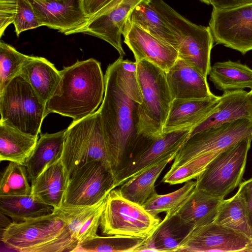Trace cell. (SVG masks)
Masks as SVG:
<instances>
[{
    "label": "cell",
    "instance_id": "6da1fadb",
    "mask_svg": "<svg viewBox=\"0 0 252 252\" xmlns=\"http://www.w3.org/2000/svg\"><path fill=\"white\" fill-rule=\"evenodd\" d=\"M105 92L97 110L108 147L112 172L115 175L153 140L138 131L139 103L126 93L119 82L115 61L104 75Z\"/></svg>",
    "mask_w": 252,
    "mask_h": 252
},
{
    "label": "cell",
    "instance_id": "7a4b0ae2",
    "mask_svg": "<svg viewBox=\"0 0 252 252\" xmlns=\"http://www.w3.org/2000/svg\"><path fill=\"white\" fill-rule=\"evenodd\" d=\"M104 76L93 58L77 61L60 70V79L45 104L44 117L57 113L76 122L94 113L102 101Z\"/></svg>",
    "mask_w": 252,
    "mask_h": 252
},
{
    "label": "cell",
    "instance_id": "3957f363",
    "mask_svg": "<svg viewBox=\"0 0 252 252\" xmlns=\"http://www.w3.org/2000/svg\"><path fill=\"white\" fill-rule=\"evenodd\" d=\"M61 209L21 222H10L3 229L1 241L21 252H75L79 243L70 232Z\"/></svg>",
    "mask_w": 252,
    "mask_h": 252
},
{
    "label": "cell",
    "instance_id": "277c9868",
    "mask_svg": "<svg viewBox=\"0 0 252 252\" xmlns=\"http://www.w3.org/2000/svg\"><path fill=\"white\" fill-rule=\"evenodd\" d=\"M136 63L142 95L137 110L138 131L140 135L154 140L163 133L173 99L165 71L145 60Z\"/></svg>",
    "mask_w": 252,
    "mask_h": 252
},
{
    "label": "cell",
    "instance_id": "5b68a950",
    "mask_svg": "<svg viewBox=\"0 0 252 252\" xmlns=\"http://www.w3.org/2000/svg\"><path fill=\"white\" fill-rule=\"evenodd\" d=\"M61 160L69 179L81 167L94 160L102 161L111 170L98 110L82 120L73 121L66 128Z\"/></svg>",
    "mask_w": 252,
    "mask_h": 252
},
{
    "label": "cell",
    "instance_id": "8992f818",
    "mask_svg": "<svg viewBox=\"0 0 252 252\" xmlns=\"http://www.w3.org/2000/svg\"><path fill=\"white\" fill-rule=\"evenodd\" d=\"M150 0L176 38L179 58L207 78L211 66L210 56L214 43L209 27L192 23L163 0Z\"/></svg>",
    "mask_w": 252,
    "mask_h": 252
},
{
    "label": "cell",
    "instance_id": "52a82bcc",
    "mask_svg": "<svg viewBox=\"0 0 252 252\" xmlns=\"http://www.w3.org/2000/svg\"><path fill=\"white\" fill-rule=\"evenodd\" d=\"M45 109V103L21 75L0 93V122L24 133L38 137Z\"/></svg>",
    "mask_w": 252,
    "mask_h": 252
},
{
    "label": "cell",
    "instance_id": "ba28073f",
    "mask_svg": "<svg viewBox=\"0 0 252 252\" xmlns=\"http://www.w3.org/2000/svg\"><path fill=\"white\" fill-rule=\"evenodd\" d=\"M160 221L114 189L106 196L100 227L103 235L147 238Z\"/></svg>",
    "mask_w": 252,
    "mask_h": 252
},
{
    "label": "cell",
    "instance_id": "9c48e42d",
    "mask_svg": "<svg viewBox=\"0 0 252 252\" xmlns=\"http://www.w3.org/2000/svg\"><path fill=\"white\" fill-rule=\"evenodd\" d=\"M252 141L247 138L219 153L196 179V188L224 199L241 183Z\"/></svg>",
    "mask_w": 252,
    "mask_h": 252
},
{
    "label": "cell",
    "instance_id": "30bf717a",
    "mask_svg": "<svg viewBox=\"0 0 252 252\" xmlns=\"http://www.w3.org/2000/svg\"><path fill=\"white\" fill-rule=\"evenodd\" d=\"M249 138H252L251 119H240L200 131L188 138L177 153L170 168L204 154L220 153Z\"/></svg>",
    "mask_w": 252,
    "mask_h": 252
},
{
    "label": "cell",
    "instance_id": "8fae6325",
    "mask_svg": "<svg viewBox=\"0 0 252 252\" xmlns=\"http://www.w3.org/2000/svg\"><path fill=\"white\" fill-rule=\"evenodd\" d=\"M114 183L111 170L102 161L88 162L69 179L61 208L94 205L115 188Z\"/></svg>",
    "mask_w": 252,
    "mask_h": 252
},
{
    "label": "cell",
    "instance_id": "7c38bea8",
    "mask_svg": "<svg viewBox=\"0 0 252 252\" xmlns=\"http://www.w3.org/2000/svg\"><path fill=\"white\" fill-rule=\"evenodd\" d=\"M214 43L243 55L252 51V3L232 8H213L209 23Z\"/></svg>",
    "mask_w": 252,
    "mask_h": 252
},
{
    "label": "cell",
    "instance_id": "4fadbf2b",
    "mask_svg": "<svg viewBox=\"0 0 252 252\" xmlns=\"http://www.w3.org/2000/svg\"><path fill=\"white\" fill-rule=\"evenodd\" d=\"M191 129L184 128L165 132L153 140L115 175V188L150 167L168 158L175 157L188 139Z\"/></svg>",
    "mask_w": 252,
    "mask_h": 252
},
{
    "label": "cell",
    "instance_id": "5bb4252c",
    "mask_svg": "<svg viewBox=\"0 0 252 252\" xmlns=\"http://www.w3.org/2000/svg\"><path fill=\"white\" fill-rule=\"evenodd\" d=\"M252 242L246 236L212 221L193 229L178 252H246Z\"/></svg>",
    "mask_w": 252,
    "mask_h": 252
},
{
    "label": "cell",
    "instance_id": "9a60e30c",
    "mask_svg": "<svg viewBox=\"0 0 252 252\" xmlns=\"http://www.w3.org/2000/svg\"><path fill=\"white\" fill-rule=\"evenodd\" d=\"M143 0H111L79 33L100 38L112 46L124 57L122 45L123 30L134 8Z\"/></svg>",
    "mask_w": 252,
    "mask_h": 252
},
{
    "label": "cell",
    "instance_id": "2e32d148",
    "mask_svg": "<svg viewBox=\"0 0 252 252\" xmlns=\"http://www.w3.org/2000/svg\"><path fill=\"white\" fill-rule=\"evenodd\" d=\"M122 35L136 62L145 60L166 72L179 58L177 50L172 45L128 20L124 27Z\"/></svg>",
    "mask_w": 252,
    "mask_h": 252
},
{
    "label": "cell",
    "instance_id": "e0dca14e",
    "mask_svg": "<svg viewBox=\"0 0 252 252\" xmlns=\"http://www.w3.org/2000/svg\"><path fill=\"white\" fill-rule=\"evenodd\" d=\"M42 26L58 30L65 35L79 33L88 24L80 0H31Z\"/></svg>",
    "mask_w": 252,
    "mask_h": 252
},
{
    "label": "cell",
    "instance_id": "ac0fdd59",
    "mask_svg": "<svg viewBox=\"0 0 252 252\" xmlns=\"http://www.w3.org/2000/svg\"><path fill=\"white\" fill-rule=\"evenodd\" d=\"M248 92L244 90L223 92L210 113L193 128L189 137L204 130L240 119L252 120Z\"/></svg>",
    "mask_w": 252,
    "mask_h": 252
},
{
    "label": "cell",
    "instance_id": "d6986e66",
    "mask_svg": "<svg viewBox=\"0 0 252 252\" xmlns=\"http://www.w3.org/2000/svg\"><path fill=\"white\" fill-rule=\"evenodd\" d=\"M165 72L173 100L201 99L215 95L210 90L207 78L180 58Z\"/></svg>",
    "mask_w": 252,
    "mask_h": 252
},
{
    "label": "cell",
    "instance_id": "ffe728a7",
    "mask_svg": "<svg viewBox=\"0 0 252 252\" xmlns=\"http://www.w3.org/2000/svg\"><path fill=\"white\" fill-rule=\"evenodd\" d=\"M220 96L201 98L173 100L163 127V133L184 128H193L210 113Z\"/></svg>",
    "mask_w": 252,
    "mask_h": 252
},
{
    "label": "cell",
    "instance_id": "44dd1931",
    "mask_svg": "<svg viewBox=\"0 0 252 252\" xmlns=\"http://www.w3.org/2000/svg\"><path fill=\"white\" fill-rule=\"evenodd\" d=\"M193 229L183 222L177 214L166 213L164 219L137 252H178L183 242Z\"/></svg>",
    "mask_w": 252,
    "mask_h": 252
},
{
    "label": "cell",
    "instance_id": "7402d4cb",
    "mask_svg": "<svg viewBox=\"0 0 252 252\" xmlns=\"http://www.w3.org/2000/svg\"><path fill=\"white\" fill-rule=\"evenodd\" d=\"M66 129L53 133L41 134L24 165L31 182L62 158Z\"/></svg>",
    "mask_w": 252,
    "mask_h": 252
},
{
    "label": "cell",
    "instance_id": "603a6c76",
    "mask_svg": "<svg viewBox=\"0 0 252 252\" xmlns=\"http://www.w3.org/2000/svg\"><path fill=\"white\" fill-rule=\"evenodd\" d=\"M69 178L61 159L46 169L31 183V194L43 202L60 209L63 204Z\"/></svg>",
    "mask_w": 252,
    "mask_h": 252
},
{
    "label": "cell",
    "instance_id": "cb8c5ba5",
    "mask_svg": "<svg viewBox=\"0 0 252 252\" xmlns=\"http://www.w3.org/2000/svg\"><path fill=\"white\" fill-rule=\"evenodd\" d=\"M45 103L53 94L60 79V71L46 59L29 56L20 74Z\"/></svg>",
    "mask_w": 252,
    "mask_h": 252
},
{
    "label": "cell",
    "instance_id": "d4e9b609",
    "mask_svg": "<svg viewBox=\"0 0 252 252\" xmlns=\"http://www.w3.org/2000/svg\"><path fill=\"white\" fill-rule=\"evenodd\" d=\"M223 199L196 188L177 214L183 222L194 229L214 220Z\"/></svg>",
    "mask_w": 252,
    "mask_h": 252
},
{
    "label": "cell",
    "instance_id": "484cf974",
    "mask_svg": "<svg viewBox=\"0 0 252 252\" xmlns=\"http://www.w3.org/2000/svg\"><path fill=\"white\" fill-rule=\"evenodd\" d=\"M106 197L93 206L60 208L65 215L70 232L79 245L97 235Z\"/></svg>",
    "mask_w": 252,
    "mask_h": 252
},
{
    "label": "cell",
    "instance_id": "4316f807",
    "mask_svg": "<svg viewBox=\"0 0 252 252\" xmlns=\"http://www.w3.org/2000/svg\"><path fill=\"white\" fill-rule=\"evenodd\" d=\"M209 75L215 87L221 91L252 89V69L238 62L216 63L211 66Z\"/></svg>",
    "mask_w": 252,
    "mask_h": 252
},
{
    "label": "cell",
    "instance_id": "83f0119b",
    "mask_svg": "<svg viewBox=\"0 0 252 252\" xmlns=\"http://www.w3.org/2000/svg\"><path fill=\"white\" fill-rule=\"evenodd\" d=\"M38 137L24 133L0 122V160L25 164Z\"/></svg>",
    "mask_w": 252,
    "mask_h": 252
},
{
    "label": "cell",
    "instance_id": "f1b7e54d",
    "mask_svg": "<svg viewBox=\"0 0 252 252\" xmlns=\"http://www.w3.org/2000/svg\"><path fill=\"white\" fill-rule=\"evenodd\" d=\"M175 157L168 158L135 175L121 185L119 190L125 198L142 206L156 191L155 183L166 165Z\"/></svg>",
    "mask_w": 252,
    "mask_h": 252
},
{
    "label": "cell",
    "instance_id": "f546056e",
    "mask_svg": "<svg viewBox=\"0 0 252 252\" xmlns=\"http://www.w3.org/2000/svg\"><path fill=\"white\" fill-rule=\"evenodd\" d=\"M176 50L177 42L171 30L150 0H143L129 14L127 19Z\"/></svg>",
    "mask_w": 252,
    "mask_h": 252
},
{
    "label": "cell",
    "instance_id": "4dcf8cb0",
    "mask_svg": "<svg viewBox=\"0 0 252 252\" xmlns=\"http://www.w3.org/2000/svg\"><path fill=\"white\" fill-rule=\"evenodd\" d=\"M0 210L13 221L21 222L49 214L54 208L30 194L0 196Z\"/></svg>",
    "mask_w": 252,
    "mask_h": 252
},
{
    "label": "cell",
    "instance_id": "1f68e13d",
    "mask_svg": "<svg viewBox=\"0 0 252 252\" xmlns=\"http://www.w3.org/2000/svg\"><path fill=\"white\" fill-rule=\"evenodd\" d=\"M196 189V181L191 180L185 183L178 189L172 192L159 195L156 191L142 205L153 216L162 212L173 215L177 214Z\"/></svg>",
    "mask_w": 252,
    "mask_h": 252
},
{
    "label": "cell",
    "instance_id": "d6a6232c",
    "mask_svg": "<svg viewBox=\"0 0 252 252\" xmlns=\"http://www.w3.org/2000/svg\"><path fill=\"white\" fill-rule=\"evenodd\" d=\"M213 221L246 236L252 242V231L242 201L237 193L231 198L222 200Z\"/></svg>",
    "mask_w": 252,
    "mask_h": 252
},
{
    "label": "cell",
    "instance_id": "836d02e7",
    "mask_svg": "<svg viewBox=\"0 0 252 252\" xmlns=\"http://www.w3.org/2000/svg\"><path fill=\"white\" fill-rule=\"evenodd\" d=\"M147 238L122 235H110L94 237L80 243L75 252H137Z\"/></svg>",
    "mask_w": 252,
    "mask_h": 252
},
{
    "label": "cell",
    "instance_id": "e575fe53",
    "mask_svg": "<svg viewBox=\"0 0 252 252\" xmlns=\"http://www.w3.org/2000/svg\"><path fill=\"white\" fill-rule=\"evenodd\" d=\"M24 164L9 161L2 174L0 196H19L31 194L32 187Z\"/></svg>",
    "mask_w": 252,
    "mask_h": 252
},
{
    "label": "cell",
    "instance_id": "d590c367",
    "mask_svg": "<svg viewBox=\"0 0 252 252\" xmlns=\"http://www.w3.org/2000/svg\"><path fill=\"white\" fill-rule=\"evenodd\" d=\"M220 153L204 154L181 165L170 168L161 180V182L173 185L196 179L205 170L208 164Z\"/></svg>",
    "mask_w": 252,
    "mask_h": 252
},
{
    "label": "cell",
    "instance_id": "8d00e7d4",
    "mask_svg": "<svg viewBox=\"0 0 252 252\" xmlns=\"http://www.w3.org/2000/svg\"><path fill=\"white\" fill-rule=\"evenodd\" d=\"M29 55L23 54L10 45L0 42V93L8 83L20 74Z\"/></svg>",
    "mask_w": 252,
    "mask_h": 252
},
{
    "label": "cell",
    "instance_id": "74e56055",
    "mask_svg": "<svg viewBox=\"0 0 252 252\" xmlns=\"http://www.w3.org/2000/svg\"><path fill=\"white\" fill-rule=\"evenodd\" d=\"M119 83L126 93L139 104L142 102L137 72V63L124 60L120 57L115 61Z\"/></svg>",
    "mask_w": 252,
    "mask_h": 252
},
{
    "label": "cell",
    "instance_id": "f35d334b",
    "mask_svg": "<svg viewBox=\"0 0 252 252\" xmlns=\"http://www.w3.org/2000/svg\"><path fill=\"white\" fill-rule=\"evenodd\" d=\"M13 24L17 37L24 31L42 26L31 0H18L17 11Z\"/></svg>",
    "mask_w": 252,
    "mask_h": 252
},
{
    "label": "cell",
    "instance_id": "ab89813d",
    "mask_svg": "<svg viewBox=\"0 0 252 252\" xmlns=\"http://www.w3.org/2000/svg\"><path fill=\"white\" fill-rule=\"evenodd\" d=\"M18 0H0V37L13 24L17 13Z\"/></svg>",
    "mask_w": 252,
    "mask_h": 252
},
{
    "label": "cell",
    "instance_id": "60d3db41",
    "mask_svg": "<svg viewBox=\"0 0 252 252\" xmlns=\"http://www.w3.org/2000/svg\"><path fill=\"white\" fill-rule=\"evenodd\" d=\"M237 193L241 198L248 224L252 231V177L240 183Z\"/></svg>",
    "mask_w": 252,
    "mask_h": 252
},
{
    "label": "cell",
    "instance_id": "b9f144b4",
    "mask_svg": "<svg viewBox=\"0 0 252 252\" xmlns=\"http://www.w3.org/2000/svg\"><path fill=\"white\" fill-rule=\"evenodd\" d=\"M111 0H80L85 15L92 20Z\"/></svg>",
    "mask_w": 252,
    "mask_h": 252
},
{
    "label": "cell",
    "instance_id": "7bdbcfd3",
    "mask_svg": "<svg viewBox=\"0 0 252 252\" xmlns=\"http://www.w3.org/2000/svg\"><path fill=\"white\" fill-rule=\"evenodd\" d=\"M252 3V0H212L213 8L225 9Z\"/></svg>",
    "mask_w": 252,
    "mask_h": 252
},
{
    "label": "cell",
    "instance_id": "ee69618b",
    "mask_svg": "<svg viewBox=\"0 0 252 252\" xmlns=\"http://www.w3.org/2000/svg\"><path fill=\"white\" fill-rule=\"evenodd\" d=\"M248 94L250 104L252 111V89H251V91L248 92Z\"/></svg>",
    "mask_w": 252,
    "mask_h": 252
},
{
    "label": "cell",
    "instance_id": "f6af8a7d",
    "mask_svg": "<svg viewBox=\"0 0 252 252\" xmlns=\"http://www.w3.org/2000/svg\"><path fill=\"white\" fill-rule=\"evenodd\" d=\"M201 2H203L205 4H207L208 5L211 4L212 0H199Z\"/></svg>",
    "mask_w": 252,
    "mask_h": 252
},
{
    "label": "cell",
    "instance_id": "bcb514c9",
    "mask_svg": "<svg viewBox=\"0 0 252 252\" xmlns=\"http://www.w3.org/2000/svg\"><path fill=\"white\" fill-rule=\"evenodd\" d=\"M246 252H252V245L249 247Z\"/></svg>",
    "mask_w": 252,
    "mask_h": 252
},
{
    "label": "cell",
    "instance_id": "7dc6e473",
    "mask_svg": "<svg viewBox=\"0 0 252 252\" xmlns=\"http://www.w3.org/2000/svg\"><path fill=\"white\" fill-rule=\"evenodd\" d=\"M40 0V1H41V0Z\"/></svg>",
    "mask_w": 252,
    "mask_h": 252
},
{
    "label": "cell",
    "instance_id": "c3c4849f",
    "mask_svg": "<svg viewBox=\"0 0 252 252\" xmlns=\"http://www.w3.org/2000/svg\"></svg>",
    "mask_w": 252,
    "mask_h": 252
}]
</instances>
